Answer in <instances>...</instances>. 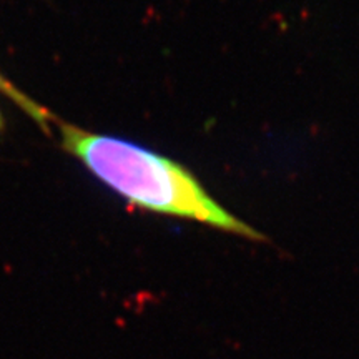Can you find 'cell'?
Returning <instances> with one entry per match:
<instances>
[{
    "label": "cell",
    "instance_id": "cell-1",
    "mask_svg": "<svg viewBox=\"0 0 359 359\" xmlns=\"http://www.w3.org/2000/svg\"><path fill=\"white\" fill-rule=\"evenodd\" d=\"M62 145L95 178L143 210L193 220L216 230L263 241L253 226L225 210L192 171L143 145L60 125Z\"/></svg>",
    "mask_w": 359,
    "mask_h": 359
},
{
    "label": "cell",
    "instance_id": "cell-2",
    "mask_svg": "<svg viewBox=\"0 0 359 359\" xmlns=\"http://www.w3.org/2000/svg\"><path fill=\"white\" fill-rule=\"evenodd\" d=\"M0 128H2V115H0Z\"/></svg>",
    "mask_w": 359,
    "mask_h": 359
}]
</instances>
